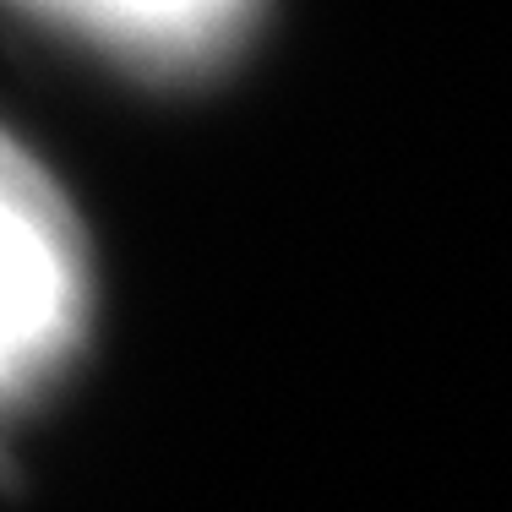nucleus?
<instances>
[{
	"mask_svg": "<svg viewBox=\"0 0 512 512\" xmlns=\"http://www.w3.org/2000/svg\"><path fill=\"white\" fill-rule=\"evenodd\" d=\"M88 327V251L55 180L0 131V404L39 393Z\"/></svg>",
	"mask_w": 512,
	"mask_h": 512,
	"instance_id": "obj_1",
	"label": "nucleus"
},
{
	"mask_svg": "<svg viewBox=\"0 0 512 512\" xmlns=\"http://www.w3.org/2000/svg\"><path fill=\"white\" fill-rule=\"evenodd\" d=\"M22 11L137 71H202L246 39L256 0H17Z\"/></svg>",
	"mask_w": 512,
	"mask_h": 512,
	"instance_id": "obj_2",
	"label": "nucleus"
}]
</instances>
